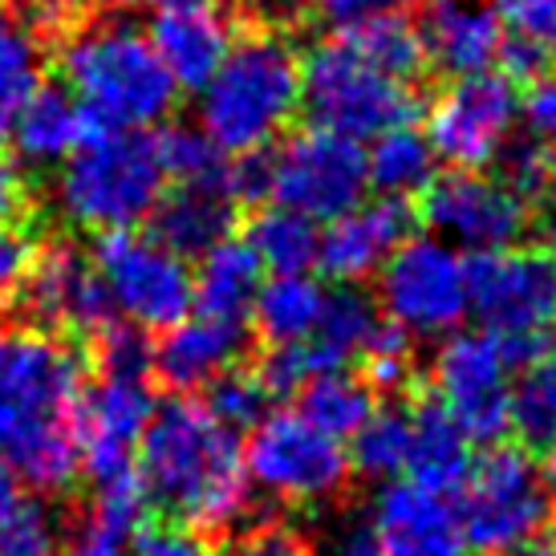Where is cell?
Listing matches in <instances>:
<instances>
[{
  "label": "cell",
  "instance_id": "cell-1",
  "mask_svg": "<svg viewBox=\"0 0 556 556\" xmlns=\"http://www.w3.org/2000/svg\"><path fill=\"white\" fill-rule=\"evenodd\" d=\"M81 394L86 362L78 350L46 329H16L0 366V455L37 495L78 483Z\"/></svg>",
  "mask_w": 556,
  "mask_h": 556
},
{
  "label": "cell",
  "instance_id": "cell-2",
  "mask_svg": "<svg viewBox=\"0 0 556 556\" xmlns=\"http://www.w3.org/2000/svg\"><path fill=\"white\" fill-rule=\"evenodd\" d=\"M139 476L151 504L195 532H228L252 511L244 447L200 399L170 394L139 443Z\"/></svg>",
  "mask_w": 556,
  "mask_h": 556
},
{
  "label": "cell",
  "instance_id": "cell-3",
  "mask_svg": "<svg viewBox=\"0 0 556 556\" xmlns=\"http://www.w3.org/2000/svg\"><path fill=\"white\" fill-rule=\"evenodd\" d=\"M58 65L65 90L98 130H155L179 102V86L151 46V33L126 16L74 25Z\"/></svg>",
  "mask_w": 556,
  "mask_h": 556
},
{
  "label": "cell",
  "instance_id": "cell-4",
  "mask_svg": "<svg viewBox=\"0 0 556 556\" xmlns=\"http://www.w3.org/2000/svg\"><path fill=\"white\" fill-rule=\"evenodd\" d=\"M301 110V53L280 29L240 37L200 90V130L228 159L261 155Z\"/></svg>",
  "mask_w": 556,
  "mask_h": 556
},
{
  "label": "cell",
  "instance_id": "cell-5",
  "mask_svg": "<svg viewBox=\"0 0 556 556\" xmlns=\"http://www.w3.org/2000/svg\"><path fill=\"white\" fill-rule=\"evenodd\" d=\"M167 170L151 130H93L58 167L53 207L78 232H126L155 216Z\"/></svg>",
  "mask_w": 556,
  "mask_h": 556
},
{
  "label": "cell",
  "instance_id": "cell-6",
  "mask_svg": "<svg viewBox=\"0 0 556 556\" xmlns=\"http://www.w3.org/2000/svg\"><path fill=\"white\" fill-rule=\"evenodd\" d=\"M301 106L309 110L313 126L366 142L415 126L422 98L415 81L387 74L345 33H333L301 58Z\"/></svg>",
  "mask_w": 556,
  "mask_h": 556
},
{
  "label": "cell",
  "instance_id": "cell-7",
  "mask_svg": "<svg viewBox=\"0 0 556 556\" xmlns=\"http://www.w3.org/2000/svg\"><path fill=\"white\" fill-rule=\"evenodd\" d=\"M471 313L528 362L553 350L556 333V252L548 248H500L467 261Z\"/></svg>",
  "mask_w": 556,
  "mask_h": 556
},
{
  "label": "cell",
  "instance_id": "cell-8",
  "mask_svg": "<svg viewBox=\"0 0 556 556\" xmlns=\"http://www.w3.org/2000/svg\"><path fill=\"white\" fill-rule=\"evenodd\" d=\"M459 520L467 548L483 556H511L520 544L541 536L553 516V492L541 464L525 447H488L471 459L459 488Z\"/></svg>",
  "mask_w": 556,
  "mask_h": 556
},
{
  "label": "cell",
  "instance_id": "cell-9",
  "mask_svg": "<svg viewBox=\"0 0 556 556\" xmlns=\"http://www.w3.org/2000/svg\"><path fill=\"white\" fill-rule=\"evenodd\" d=\"M252 492L289 508H317L345 492L354 476L341 439L317 431L301 410H268L244 447Z\"/></svg>",
  "mask_w": 556,
  "mask_h": 556
},
{
  "label": "cell",
  "instance_id": "cell-10",
  "mask_svg": "<svg viewBox=\"0 0 556 556\" xmlns=\"http://www.w3.org/2000/svg\"><path fill=\"white\" fill-rule=\"evenodd\" d=\"M90 261L106 285L114 317H123L126 325L142 333H167L170 325L191 317L195 273L159 236L139 228L106 232L93 240Z\"/></svg>",
  "mask_w": 556,
  "mask_h": 556
},
{
  "label": "cell",
  "instance_id": "cell-11",
  "mask_svg": "<svg viewBox=\"0 0 556 556\" xmlns=\"http://www.w3.org/2000/svg\"><path fill=\"white\" fill-rule=\"evenodd\" d=\"M520 357L492 329H455L439 341L431 362L434 402L467 434V443L495 447L511 431V382Z\"/></svg>",
  "mask_w": 556,
  "mask_h": 556
},
{
  "label": "cell",
  "instance_id": "cell-12",
  "mask_svg": "<svg viewBox=\"0 0 556 556\" xmlns=\"http://www.w3.org/2000/svg\"><path fill=\"white\" fill-rule=\"evenodd\" d=\"M378 309L410 338H447L471 313V280L459 248L410 236L378 273Z\"/></svg>",
  "mask_w": 556,
  "mask_h": 556
},
{
  "label": "cell",
  "instance_id": "cell-13",
  "mask_svg": "<svg viewBox=\"0 0 556 556\" xmlns=\"http://www.w3.org/2000/svg\"><path fill=\"white\" fill-rule=\"evenodd\" d=\"M264 167H268V200L313 224L345 216L370 187L362 142L325 126L296 130L293 139L280 142V151L264 155Z\"/></svg>",
  "mask_w": 556,
  "mask_h": 556
},
{
  "label": "cell",
  "instance_id": "cell-14",
  "mask_svg": "<svg viewBox=\"0 0 556 556\" xmlns=\"http://www.w3.org/2000/svg\"><path fill=\"white\" fill-rule=\"evenodd\" d=\"M520 123V90L508 74L451 78L427 114V139L434 155L455 170H483L508 151Z\"/></svg>",
  "mask_w": 556,
  "mask_h": 556
},
{
  "label": "cell",
  "instance_id": "cell-15",
  "mask_svg": "<svg viewBox=\"0 0 556 556\" xmlns=\"http://www.w3.org/2000/svg\"><path fill=\"white\" fill-rule=\"evenodd\" d=\"M422 224L443 244L483 256L520 244L532 228V207L500 179L479 170H451L434 175L422 191Z\"/></svg>",
  "mask_w": 556,
  "mask_h": 556
},
{
  "label": "cell",
  "instance_id": "cell-16",
  "mask_svg": "<svg viewBox=\"0 0 556 556\" xmlns=\"http://www.w3.org/2000/svg\"><path fill=\"white\" fill-rule=\"evenodd\" d=\"M151 374H98L78 406V455L90 483L139 471V443L155 418Z\"/></svg>",
  "mask_w": 556,
  "mask_h": 556
},
{
  "label": "cell",
  "instance_id": "cell-17",
  "mask_svg": "<svg viewBox=\"0 0 556 556\" xmlns=\"http://www.w3.org/2000/svg\"><path fill=\"white\" fill-rule=\"evenodd\" d=\"M21 301L37 329L65 341L98 338L106 325L118 321L90 252H78L74 244H53L37 256Z\"/></svg>",
  "mask_w": 556,
  "mask_h": 556
},
{
  "label": "cell",
  "instance_id": "cell-18",
  "mask_svg": "<svg viewBox=\"0 0 556 556\" xmlns=\"http://www.w3.org/2000/svg\"><path fill=\"white\" fill-rule=\"evenodd\" d=\"M374 541L387 556H464L459 500L418 479H390L374 495Z\"/></svg>",
  "mask_w": 556,
  "mask_h": 556
},
{
  "label": "cell",
  "instance_id": "cell-19",
  "mask_svg": "<svg viewBox=\"0 0 556 556\" xmlns=\"http://www.w3.org/2000/svg\"><path fill=\"white\" fill-rule=\"evenodd\" d=\"M415 212L406 200L378 195L362 200L345 216L329 219L317 248V268L338 285H362L366 277L382 273V264L410 240Z\"/></svg>",
  "mask_w": 556,
  "mask_h": 556
},
{
  "label": "cell",
  "instance_id": "cell-20",
  "mask_svg": "<svg viewBox=\"0 0 556 556\" xmlns=\"http://www.w3.org/2000/svg\"><path fill=\"white\" fill-rule=\"evenodd\" d=\"M415 33L427 65L447 78L488 74L508 41L492 0H422Z\"/></svg>",
  "mask_w": 556,
  "mask_h": 556
},
{
  "label": "cell",
  "instance_id": "cell-21",
  "mask_svg": "<svg viewBox=\"0 0 556 556\" xmlns=\"http://www.w3.org/2000/svg\"><path fill=\"white\" fill-rule=\"evenodd\" d=\"M248 329L244 325L207 321V317H184L170 325L163 341L155 345V374L170 390H203L212 387L219 374L232 370L244 354Z\"/></svg>",
  "mask_w": 556,
  "mask_h": 556
},
{
  "label": "cell",
  "instance_id": "cell-22",
  "mask_svg": "<svg viewBox=\"0 0 556 556\" xmlns=\"http://www.w3.org/2000/svg\"><path fill=\"white\" fill-rule=\"evenodd\" d=\"M151 46L167 65L179 90L200 93L216 74L228 49L236 46L232 25L219 9H179V13H155L151 21Z\"/></svg>",
  "mask_w": 556,
  "mask_h": 556
},
{
  "label": "cell",
  "instance_id": "cell-23",
  "mask_svg": "<svg viewBox=\"0 0 556 556\" xmlns=\"http://www.w3.org/2000/svg\"><path fill=\"white\" fill-rule=\"evenodd\" d=\"M236 207L240 195L232 184H175L151 216V236H159L184 261H200L203 252L232 240Z\"/></svg>",
  "mask_w": 556,
  "mask_h": 556
},
{
  "label": "cell",
  "instance_id": "cell-24",
  "mask_svg": "<svg viewBox=\"0 0 556 556\" xmlns=\"http://www.w3.org/2000/svg\"><path fill=\"white\" fill-rule=\"evenodd\" d=\"M195 273V317L252 329V309L264 289V268L244 240H224L200 256Z\"/></svg>",
  "mask_w": 556,
  "mask_h": 556
},
{
  "label": "cell",
  "instance_id": "cell-25",
  "mask_svg": "<svg viewBox=\"0 0 556 556\" xmlns=\"http://www.w3.org/2000/svg\"><path fill=\"white\" fill-rule=\"evenodd\" d=\"M382 321L387 317H382L374 296H366L357 285H341L325 296L321 321H317L309 341H296V350H301L313 378L329 370H345L350 362H362Z\"/></svg>",
  "mask_w": 556,
  "mask_h": 556
},
{
  "label": "cell",
  "instance_id": "cell-26",
  "mask_svg": "<svg viewBox=\"0 0 556 556\" xmlns=\"http://www.w3.org/2000/svg\"><path fill=\"white\" fill-rule=\"evenodd\" d=\"M98 126L90 123V114L74 102V93L70 90H41L33 98L29 106L21 110V118H16L13 142L16 159L25 163V167H62L65 159L78 151L81 142L90 139Z\"/></svg>",
  "mask_w": 556,
  "mask_h": 556
},
{
  "label": "cell",
  "instance_id": "cell-27",
  "mask_svg": "<svg viewBox=\"0 0 556 556\" xmlns=\"http://www.w3.org/2000/svg\"><path fill=\"white\" fill-rule=\"evenodd\" d=\"M410 479L459 495L467 471H471V443L451 422V415L434 399H422L410 406Z\"/></svg>",
  "mask_w": 556,
  "mask_h": 556
},
{
  "label": "cell",
  "instance_id": "cell-28",
  "mask_svg": "<svg viewBox=\"0 0 556 556\" xmlns=\"http://www.w3.org/2000/svg\"><path fill=\"white\" fill-rule=\"evenodd\" d=\"M46 90V41L29 16L0 9V142H9L21 110Z\"/></svg>",
  "mask_w": 556,
  "mask_h": 556
},
{
  "label": "cell",
  "instance_id": "cell-29",
  "mask_svg": "<svg viewBox=\"0 0 556 556\" xmlns=\"http://www.w3.org/2000/svg\"><path fill=\"white\" fill-rule=\"evenodd\" d=\"M325 296L329 293L309 273L264 280L261 296H256V309H252V329L264 338V345L309 341L325 313Z\"/></svg>",
  "mask_w": 556,
  "mask_h": 556
},
{
  "label": "cell",
  "instance_id": "cell-30",
  "mask_svg": "<svg viewBox=\"0 0 556 556\" xmlns=\"http://www.w3.org/2000/svg\"><path fill=\"white\" fill-rule=\"evenodd\" d=\"M244 244L252 256L261 261L264 273L273 277H293V273H309L317 264V248H321V228L313 219L296 216L289 207H264L252 216L244 232Z\"/></svg>",
  "mask_w": 556,
  "mask_h": 556
},
{
  "label": "cell",
  "instance_id": "cell-31",
  "mask_svg": "<svg viewBox=\"0 0 556 556\" xmlns=\"http://www.w3.org/2000/svg\"><path fill=\"white\" fill-rule=\"evenodd\" d=\"M301 415L309 418L317 431L333 434V439H354L362 431V422L378 410V394L374 387L362 378V374H350V370H329V374H317L313 382L301 387Z\"/></svg>",
  "mask_w": 556,
  "mask_h": 556
},
{
  "label": "cell",
  "instance_id": "cell-32",
  "mask_svg": "<svg viewBox=\"0 0 556 556\" xmlns=\"http://www.w3.org/2000/svg\"><path fill=\"white\" fill-rule=\"evenodd\" d=\"M366 167H370V187H378L382 195H394V200H410L431 187L439 155L422 130L399 126V130H387L374 139V147L366 151Z\"/></svg>",
  "mask_w": 556,
  "mask_h": 556
},
{
  "label": "cell",
  "instance_id": "cell-33",
  "mask_svg": "<svg viewBox=\"0 0 556 556\" xmlns=\"http://www.w3.org/2000/svg\"><path fill=\"white\" fill-rule=\"evenodd\" d=\"M410 459V406H378L350 439V467L357 476L390 483Z\"/></svg>",
  "mask_w": 556,
  "mask_h": 556
},
{
  "label": "cell",
  "instance_id": "cell-34",
  "mask_svg": "<svg viewBox=\"0 0 556 556\" xmlns=\"http://www.w3.org/2000/svg\"><path fill=\"white\" fill-rule=\"evenodd\" d=\"M511 431L525 447H556V350L528 362L511 382Z\"/></svg>",
  "mask_w": 556,
  "mask_h": 556
},
{
  "label": "cell",
  "instance_id": "cell-35",
  "mask_svg": "<svg viewBox=\"0 0 556 556\" xmlns=\"http://www.w3.org/2000/svg\"><path fill=\"white\" fill-rule=\"evenodd\" d=\"M65 520L49 495H16L0 511V556H62Z\"/></svg>",
  "mask_w": 556,
  "mask_h": 556
},
{
  "label": "cell",
  "instance_id": "cell-36",
  "mask_svg": "<svg viewBox=\"0 0 556 556\" xmlns=\"http://www.w3.org/2000/svg\"><path fill=\"white\" fill-rule=\"evenodd\" d=\"M155 142L167 184H232L236 159L224 155L200 126H163Z\"/></svg>",
  "mask_w": 556,
  "mask_h": 556
},
{
  "label": "cell",
  "instance_id": "cell-37",
  "mask_svg": "<svg viewBox=\"0 0 556 556\" xmlns=\"http://www.w3.org/2000/svg\"><path fill=\"white\" fill-rule=\"evenodd\" d=\"M354 41L374 65H382L387 74L402 81H418V74L427 70V58H422V46H418V33L406 16H378V21H366V25H354V29H338Z\"/></svg>",
  "mask_w": 556,
  "mask_h": 556
},
{
  "label": "cell",
  "instance_id": "cell-38",
  "mask_svg": "<svg viewBox=\"0 0 556 556\" xmlns=\"http://www.w3.org/2000/svg\"><path fill=\"white\" fill-rule=\"evenodd\" d=\"M203 390H207L203 406H207L228 431H244V427L252 431V427L268 415V402H273V394H268L261 374L240 370V366L224 370L212 387H203Z\"/></svg>",
  "mask_w": 556,
  "mask_h": 556
},
{
  "label": "cell",
  "instance_id": "cell-39",
  "mask_svg": "<svg viewBox=\"0 0 556 556\" xmlns=\"http://www.w3.org/2000/svg\"><path fill=\"white\" fill-rule=\"evenodd\" d=\"M362 366H366V382L378 390H406L410 387V378H415V338L410 333H402L394 321H382L378 325V333L374 341L366 345V354H362Z\"/></svg>",
  "mask_w": 556,
  "mask_h": 556
},
{
  "label": "cell",
  "instance_id": "cell-40",
  "mask_svg": "<svg viewBox=\"0 0 556 556\" xmlns=\"http://www.w3.org/2000/svg\"><path fill=\"white\" fill-rule=\"evenodd\" d=\"M508 41L532 49L536 58L556 62V0H492Z\"/></svg>",
  "mask_w": 556,
  "mask_h": 556
},
{
  "label": "cell",
  "instance_id": "cell-41",
  "mask_svg": "<svg viewBox=\"0 0 556 556\" xmlns=\"http://www.w3.org/2000/svg\"><path fill=\"white\" fill-rule=\"evenodd\" d=\"M495 167H500V184L511 187L528 207L541 200L556 179V159L544 151L541 142H532V139H525V142L511 139L508 151L495 159Z\"/></svg>",
  "mask_w": 556,
  "mask_h": 556
},
{
  "label": "cell",
  "instance_id": "cell-42",
  "mask_svg": "<svg viewBox=\"0 0 556 556\" xmlns=\"http://www.w3.org/2000/svg\"><path fill=\"white\" fill-rule=\"evenodd\" d=\"M93 350H98V370L102 374H155V345L135 325H106L93 338Z\"/></svg>",
  "mask_w": 556,
  "mask_h": 556
},
{
  "label": "cell",
  "instance_id": "cell-43",
  "mask_svg": "<svg viewBox=\"0 0 556 556\" xmlns=\"http://www.w3.org/2000/svg\"><path fill=\"white\" fill-rule=\"evenodd\" d=\"M130 556H207V541L175 516H147L130 532Z\"/></svg>",
  "mask_w": 556,
  "mask_h": 556
},
{
  "label": "cell",
  "instance_id": "cell-44",
  "mask_svg": "<svg viewBox=\"0 0 556 556\" xmlns=\"http://www.w3.org/2000/svg\"><path fill=\"white\" fill-rule=\"evenodd\" d=\"M41 248L25 224H0V305L21 301Z\"/></svg>",
  "mask_w": 556,
  "mask_h": 556
},
{
  "label": "cell",
  "instance_id": "cell-45",
  "mask_svg": "<svg viewBox=\"0 0 556 556\" xmlns=\"http://www.w3.org/2000/svg\"><path fill=\"white\" fill-rule=\"evenodd\" d=\"M216 556H317L313 544L289 525H256L232 536Z\"/></svg>",
  "mask_w": 556,
  "mask_h": 556
},
{
  "label": "cell",
  "instance_id": "cell-46",
  "mask_svg": "<svg viewBox=\"0 0 556 556\" xmlns=\"http://www.w3.org/2000/svg\"><path fill=\"white\" fill-rule=\"evenodd\" d=\"M528 139L541 142L544 151L556 159V70H544L541 78H532L528 93L520 98Z\"/></svg>",
  "mask_w": 556,
  "mask_h": 556
},
{
  "label": "cell",
  "instance_id": "cell-47",
  "mask_svg": "<svg viewBox=\"0 0 556 556\" xmlns=\"http://www.w3.org/2000/svg\"><path fill=\"white\" fill-rule=\"evenodd\" d=\"M410 0H309V9L333 29H354L378 16H399Z\"/></svg>",
  "mask_w": 556,
  "mask_h": 556
},
{
  "label": "cell",
  "instance_id": "cell-48",
  "mask_svg": "<svg viewBox=\"0 0 556 556\" xmlns=\"http://www.w3.org/2000/svg\"><path fill=\"white\" fill-rule=\"evenodd\" d=\"M62 556H130L126 553V541L123 536H114L106 528H81L74 541H65V553Z\"/></svg>",
  "mask_w": 556,
  "mask_h": 556
},
{
  "label": "cell",
  "instance_id": "cell-49",
  "mask_svg": "<svg viewBox=\"0 0 556 556\" xmlns=\"http://www.w3.org/2000/svg\"><path fill=\"white\" fill-rule=\"evenodd\" d=\"M25 179H21V170L9 163V159H0V224H16V216L25 212Z\"/></svg>",
  "mask_w": 556,
  "mask_h": 556
},
{
  "label": "cell",
  "instance_id": "cell-50",
  "mask_svg": "<svg viewBox=\"0 0 556 556\" xmlns=\"http://www.w3.org/2000/svg\"><path fill=\"white\" fill-rule=\"evenodd\" d=\"M86 0H33V25L37 29H74Z\"/></svg>",
  "mask_w": 556,
  "mask_h": 556
},
{
  "label": "cell",
  "instance_id": "cell-51",
  "mask_svg": "<svg viewBox=\"0 0 556 556\" xmlns=\"http://www.w3.org/2000/svg\"><path fill=\"white\" fill-rule=\"evenodd\" d=\"M252 13L268 21V29H277V25H289L296 16L309 9V0H244Z\"/></svg>",
  "mask_w": 556,
  "mask_h": 556
},
{
  "label": "cell",
  "instance_id": "cell-52",
  "mask_svg": "<svg viewBox=\"0 0 556 556\" xmlns=\"http://www.w3.org/2000/svg\"><path fill=\"white\" fill-rule=\"evenodd\" d=\"M329 556H387V553H382V544L374 541L370 528H366V525H350L338 536V544H333V553H329Z\"/></svg>",
  "mask_w": 556,
  "mask_h": 556
},
{
  "label": "cell",
  "instance_id": "cell-53",
  "mask_svg": "<svg viewBox=\"0 0 556 556\" xmlns=\"http://www.w3.org/2000/svg\"><path fill=\"white\" fill-rule=\"evenodd\" d=\"M536 212H532V224H536V236H541V248H548V252H556V179L553 187L544 191L541 200L532 203Z\"/></svg>",
  "mask_w": 556,
  "mask_h": 556
},
{
  "label": "cell",
  "instance_id": "cell-54",
  "mask_svg": "<svg viewBox=\"0 0 556 556\" xmlns=\"http://www.w3.org/2000/svg\"><path fill=\"white\" fill-rule=\"evenodd\" d=\"M16 495H21V476H16V467L0 455V511L9 508Z\"/></svg>",
  "mask_w": 556,
  "mask_h": 556
},
{
  "label": "cell",
  "instance_id": "cell-55",
  "mask_svg": "<svg viewBox=\"0 0 556 556\" xmlns=\"http://www.w3.org/2000/svg\"><path fill=\"white\" fill-rule=\"evenodd\" d=\"M511 556H556V532H541V536H532V541L520 544Z\"/></svg>",
  "mask_w": 556,
  "mask_h": 556
},
{
  "label": "cell",
  "instance_id": "cell-56",
  "mask_svg": "<svg viewBox=\"0 0 556 556\" xmlns=\"http://www.w3.org/2000/svg\"><path fill=\"white\" fill-rule=\"evenodd\" d=\"M155 13H179V9H216L219 0H147Z\"/></svg>",
  "mask_w": 556,
  "mask_h": 556
},
{
  "label": "cell",
  "instance_id": "cell-57",
  "mask_svg": "<svg viewBox=\"0 0 556 556\" xmlns=\"http://www.w3.org/2000/svg\"><path fill=\"white\" fill-rule=\"evenodd\" d=\"M541 471H544V483H548V492L556 495V447H548V459L541 464Z\"/></svg>",
  "mask_w": 556,
  "mask_h": 556
},
{
  "label": "cell",
  "instance_id": "cell-58",
  "mask_svg": "<svg viewBox=\"0 0 556 556\" xmlns=\"http://www.w3.org/2000/svg\"><path fill=\"white\" fill-rule=\"evenodd\" d=\"M13 333H16V329H9V325L0 321V366H4V357H9V345H13Z\"/></svg>",
  "mask_w": 556,
  "mask_h": 556
},
{
  "label": "cell",
  "instance_id": "cell-59",
  "mask_svg": "<svg viewBox=\"0 0 556 556\" xmlns=\"http://www.w3.org/2000/svg\"><path fill=\"white\" fill-rule=\"evenodd\" d=\"M9 4H16V0H0V9H9Z\"/></svg>",
  "mask_w": 556,
  "mask_h": 556
},
{
  "label": "cell",
  "instance_id": "cell-60",
  "mask_svg": "<svg viewBox=\"0 0 556 556\" xmlns=\"http://www.w3.org/2000/svg\"><path fill=\"white\" fill-rule=\"evenodd\" d=\"M114 4H123V0H114Z\"/></svg>",
  "mask_w": 556,
  "mask_h": 556
}]
</instances>
